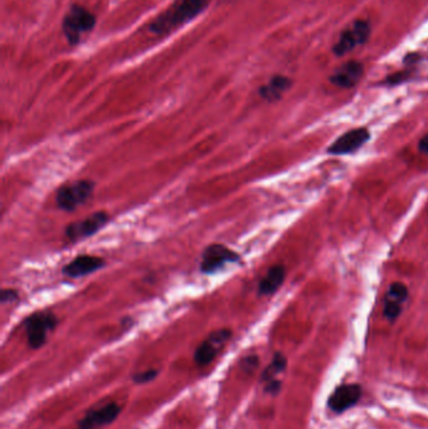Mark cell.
<instances>
[{"instance_id": "17", "label": "cell", "mask_w": 428, "mask_h": 429, "mask_svg": "<svg viewBox=\"0 0 428 429\" xmlns=\"http://www.w3.org/2000/svg\"><path fill=\"white\" fill-rule=\"evenodd\" d=\"M285 366H287V358L282 353H275L272 363L262 371V381L264 383L275 381L277 376L284 371Z\"/></svg>"}, {"instance_id": "13", "label": "cell", "mask_w": 428, "mask_h": 429, "mask_svg": "<svg viewBox=\"0 0 428 429\" xmlns=\"http://www.w3.org/2000/svg\"><path fill=\"white\" fill-rule=\"evenodd\" d=\"M363 65L357 60H351L347 63H343L341 67H338L337 70H334V73L331 75V82L339 88L349 89L358 85V82L363 77Z\"/></svg>"}, {"instance_id": "3", "label": "cell", "mask_w": 428, "mask_h": 429, "mask_svg": "<svg viewBox=\"0 0 428 429\" xmlns=\"http://www.w3.org/2000/svg\"><path fill=\"white\" fill-rule=\"evenodd\" d=\"M96 185L91 180H75L65 183L55 193V204L63 211H75L86 204L95 192Z\"/></svg>"}, {"instance_id": "7", "label": "cell", "mask_w": 428, "mask_h": 429, "mask_svg": "<svg viewBox=\"0 0 428 429\" xmlns=\"http://www.w3.org/2000/svg\"><path fill=\"white\" fill-rule=\"evenodd\" d=\"M370 36V24L367 21H355L343 31L334 44L333 50L337 55L352 52L353 49L365 43Z\"/></svg>"}, {"instance_id": "14", "label": "cell", "mask_w": 428, "mask_h": 429, "mask_svg": "<svg viewBox=\"0 0 428 429\" xmlns=\"http://www.w3.org/2000/svg\"><path fill=\"white\" fill-rule=\"evenodd\" d=\"M408 298V289L402 283H393L387 291L385 301V317L388 320H395L400 317L402 305Z\"/></svg>"}, {"instance_id": "22", "label": "cell", "mask_w": 428, "mask_h": 429, "mask_svg": "<svg viewBox=\"0 0 428 429\" xmlns=\"http://www.w3.org/2000/svg\"><path fill=\"white\" fill-rule=\"evenodd\" d=\"M418 151H419L421 153L428 155V134H424L422 139L419 140V142H418Z\"/></svg>"}, {"instance_id": "11", "label": "cell", "mask_w": 428, "mask_h": 429, "mask_svg": "<svg viewBox=\"0 0 428 429\" xmlns=\"http://www.w3.org/2000/svg\"><path fill=\"white\" fill-rule=\"evenodd\" d=\"M121 413L117 403H108L97 409H92L80 420V429H97L112 423Z\"/></svg>"}, {"instance_id": "4", "label": "cell", "mask_w": 428, "mask_h": 429, "mask_svg": "<svg viewBox=\"0 0 428 429\" xmlns=\"http://www.w3.org/2000/svg\"><path fill=\"white\" fill-rule=\"evenodd\" d=\"M58 325V317L50 311H38L26 319L24 329L28 344L32 349L43 347L48 340L49 333H52Z\"/></svg>"}, {"instance_id": "9", "label": "cell", "mask_w": 428, "mask_h": 429, "mask_svg": "<svg viewBox=\"0 0 428 429\" xmlns=\"http://www.w3.org/2000/svg\"><path fill=\"white\" fill-rule=\"evenodd\" d=\"M368 140H370L368 129H351L333 142L331 147L328 148V153L336 156L349 155L359 150Z\"/></svg>"}, {"instance_id": "10", "label": "cell", "mask_w": 428, "mask_h": 429, "mask_svg": "<svg viewBox=\"0 0 428 429\" xmlns=\"http://www.w3.org/2000/svg\"><path fill=\"white\" fill-rule=\"evenodd\" d=\"M105 260L96 255H80L62 268V274L68 278H83L105 268Z\"/></svg>"}, {"instance_id": "5", "label": "cell", "mask_w": 428, "mask_h": 429, "mask_svg": "<svg viewBox=\"0 0 428 429\" xmlns=\"http://www.w3.org/2000/svg\"><path fill=\"white\" fill-rule=\"evenodd\" d=\"M240 261V255L223 244H211L201 255L200 268L203 274L214 275L230 264Z\"/></svg>"}, {"instance_id": "6", "label": "cell", "mask_w": 428, "mask_h": 429, "mask_svg": "<svg viewBox=\"0 0 428 429\" xmlns=\"http://www.w3.org/2000/svg\"><path fill=\"white\" fill-rule=\"evenodd\" d=\"M231 337H232V332L226 327L225 329H218L209 334V337L205 339L195 350V354H193L195 363L198 366H206L211 362H214L220 352L224 349L226 344L229 343Z\"/></svg>"}, {"instance_id": "18", "label": "cell", "mask_w": 428, "mask_h": 429, "mask_svg": "<svg viewBox=\"0 0 428 429\" xmlns=\"http://www.w3.org/2000/svg\"><path fill=\"white\" fill-rule=\"evenodd\" d=\"M159 376V370L149 369L145 371H141L134 376V381L136 384H146L154 381L156 376Z\"/></svg>"}, {"instance_id": "15", "label": "cell", "mask_w": 428, "mask_h": 429, "mask_svg": "<svg viewBox=\"0 0 428 429\" xmlns=\"http://www.w3.org/2000/svg\"><path fill=\"white\" fill-rule=\"evenodd\" d=\"M291 87V80L285 75H274L273 78L264 86L260 87L259 94L267 102H277L285 92H288Z\"/></svg>"}, {"instance_id": "2", "label": "cell", "mask_w": 428, "mask_h": 429, "mask_svg": "<svg viewBox=\"0 0 428 429\" xmlns=\"http://www.w3.org/2000/svg\"><path fill=\"white\" fill-rule=\"evenodd\" d=\"M96 23V16L92 11L86 9L85 6L75 4L70 6V11L65 14L62 23V29L68 43L75 45L80 43V38L93 31Z\"/></svg>"}, {"instance_id": "1", "label": "cell", "mask_w": 428, "mask_h": 429, "mask_svg": "<svg viewBox=\"0 0 428 429\" xmlns=\"http://www.w3.org/2000/svg\"><path fill=\"white\" fill-rule=\"evenodd\" d=\"M213 0H175L166 11L151 23L150 32L166 36L200 16Z\"/></svg>"}, {"instance_id": "19", "label": "cell", "mask_w": 428, "mask_h": 429, "mask_svg": "<svg viewBox=\"0 0 428 429\" xmlns=\"http://www.w3.org/2000/svg\"><path fill=\"white\" fill-rule=\"evenodd\" d=\"M18 299V291L13 289H4L0 294V301L1 304H6V303H11V301L16 300Z\"/></svg>"}, {"instance_id": "16", "label": "cell", "mask_w": 428, "mask_h": 429, "mask_svg": "<svg viewBox=\"0 0 428 429\" xmlns=\"http://www.w3.org/2000/svg\"><path fill=\"white\" fill-rule=\"evenodd\" d=\"M285 276H287V273H285V268L283 265L272 266L259 283V288H257L259 295H273L274 293H277L280 289V286L283 285Z\"/></svg>"}, {"instance_id": "8", "label": "cell", "mask_w": 428, "mask_h": 429, "mask_svg": "<svg viewBox=\"0 0 428 429\" xmlns=\"http://www.w3.org/2000/svg\"><path fill=\"white\" fill-rule=\"evenodd\" d=\"M109 221V214L105 211H97L90 214L86 219L75 221L67 226L65 229V237L70 241H80L85 240L87 237H91L97 234L98 231L107 225Z\"/></svg>"}, {"instance_id": "20", "label": "cell", "mask_w": 428, "mask_h": 429, "mask_svg": "<svg viewBox=\"0 0 428 429\" xmlns=\"http://www.w3.org/2000/svg\"><path fill=\"white\" fill-rule=\"evenodd\" d=\"M407 78H408V73L407 72H398V73H395L391 77H388L387 82L390 85H398L401 82L406 81Z\"/></svg>"}, {"instance_id": "21", "label": "cell", "mask_w": 428, "mask_h": 429, "mask_svg": "<svg viewBox=\"0 0 428 429\" xmlns=\"http://www.w3.org/2000/svg\"><path fill=\"white\" fill-rule=\"evenodd\" d=\"M280 386H282V383L278 379H275V381L267 383L265 391H267V393H270V394H277L280 391Z\"/></svg>"}, {"instance_id": "12", "label": "cell", "mask_w": 428, "mask_h": 429, "mask_svg": "<svg viewBox=\"0 0 428 429\" xmlns=\"http://www.w3.org/2000/svg\"><path fill=\"white\" fill-rule=\"evenodd\" d=\"M360 397H362L360 386L344 384V386H338L337 389L334 391L329 398L328 407L336 413H343L344 411H347L349 408L353 407L354 404H357Z\"/></svg>"}]
</instances>
